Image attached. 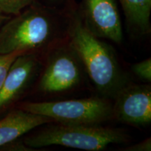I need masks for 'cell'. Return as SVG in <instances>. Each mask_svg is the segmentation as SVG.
I'll use <instances>...</instances> for the list:
<instances>
[{
	"mask_svg": "<svg viewBox=\"0 0 151 151\" xmlns=\"http://www.w3.org/2000/svg\"><path fill=\"white\" fill-rule=\"evenodd\" d=\"M83 22L94 36L122 42L121 20L114 0H83Z\"/></svg>",
	"mask_w": 151,
	"mask_h": 151,
	"instance_id": "7",
	"label": "cell"
},
{
	"mask_svg": "<svg viewBox=\"0 0 151 151\" xmlns=\"http://www.w3.org/2000/svg\"><path fill=\"white\" fill-rule=\"evenodd\" d=\"M20 109L46 116L62 124H99L113 117L112 104L108 99L99 97L27 102Z\"/></svg>",
	"mask_w": 151,
	"mask_h": 151,
	"instance_id": "4",
	"label": "cell"
},
{
	"mask_svg": "<svg viewBox=\"0 0 151 151\" xmlns=\"http://www.w3.org/2000/svg\"><path fill=\"white\" fill-rule=\"evenodd\" d=\"M129 136L118 128L99 124H62L49 126L24 138L23 142L37 150L50 146H62L90 151L104 150L110 144L127 142Z\"/></svg>",
	"mask_w": 151,
	"mask_h": 151,
	"instance_id": "2",
	"label": "cell"
},
{
	"mask_svg": "<svg viewBox=\"0 0 151 151\" xmlns=\"http://www.w3.org/2000/svg\"><path fill=\"white\" fill-rule=\"evenodd\" d=\"M9 18L6 16V15L0 13V27H1V25H2Z\"/></svg>",
	"mask_w": 151,
	"mask_h": 151,
	"instance_id": "16",
	"label": "cell"
},
{
	"mask_svg": "<svg viewBox=\"0 0 151 151\" xmlns=\"http://www.w3.org/2000/svg\"><path fill=\"white\" fill-rule=\"evenodd\" d=\"M132 71L141 80L150 83L151 81V59L150 58L146 60L137 62L132 65Z\"/></svg>",
	"mask_w": 151,
	"mask_h": 151,
	"instance_id": "13",
	"label": "cell"
},
{
	"mask_svg": "<svg viewBox=\"0 0 151 151\" xmlns=\"http://www.w3.org/2000/svg\"><path fill=\"white\" fill-rule=\"evenodd\" d=\"M36 0H0V13L18 15Z\"/></svg>",
	"mask_w": 151,
	"mask_h": 151,
	"instance_id": "11",
	"label": "cell"
},
{
	"mask_svg": "<svg viewBox=\"0 0 151 151\" xmlns=\"http://www.w3.org/2000/svg\"><path fill=\"white\" fill-rule=\"evenodd\" d=\"M0 150H18V151H27V150H35V149L29 148L24 144L23 141L22 142H19L15 140L12 142L7 143L4 146H1Z\"/></svg>",
	"mask_w": 151,
	"mask_h": 151,
	"instance_id": "14",
	"label": "cell"
},
{
	"mask_svg": "<svg viewBox=\"0 0 151 151\" xmlns=\"http://www.w3.org/2000/svg\"><path fill=\"white\" fill-rule=\"evenodd\" d=\"M39 69V60L34 54L26 52L15 60L0 89V111L18 99Z\"/></svg>",
	"mask_w": 151,
	"mask_h": 151,
	"instance_id": "8",
	"label": "cell"
},
{
	"mask_svg": "<svg viewBox=\"0 0 151 151\" xmlns=\"http://www.w3.org/2000/svg\"><path fill=\"white\" fill-rule=\"evenodd\" d=\"M78 56L71 47L56 48L48 57L39 81L41 91L58 93L72 89L81 82V67Z\"/></svg>",
	"mask_w": 151,
	"mask_h": 151,
	"instance_id": "5",
	"label": "cell"
},
{
	"mask_svg": "<svg viewBox=\"0 0 151 151\" xmlns=\"http://www.w3.org/2000/svg\"><path fill=\"white\" fill-rule=\"evenodd\" d=\"M125 151H150L151 150V139L150 137L145 139L133 146L127 147L122 149Z\"/></svg>",
	"mask_w": 151,
	"mask_h": 151,
	"instance_id": "15",
	"label": "cell"
},
{
	"mask_svg": "<svg viewBox=\"0 0 151 151\" xmlns=\"http://www.w3.org/2000/svg\"><path fill=\"white\" fill-rule=\"evenodd\" d=\"M22 54L23 52H14L9 54H0V89L4 82L11 65Z\"/></svg>",
	"mask_w": 151,
	"mask_h": 151,
	"instance_id": "12",
	"label": "cell"
},
{
	"mask_svg": "<svg viewBox=\"0 0 151 151\" xmlns=\"http://www.w3.org/2000/svg\"><path fill=\"white\" fill-rule=\"evenodd\" d=\"M55 23L48 11L31 7L7 20L0 27V54L29 52L53 40Z\"/></svg>",
	"mask_w": 151,
	"mask_h": 151,
	"instance_id": "3",
	"label": "cell"
},
{
	"mask_svg": "<svg viewBox=\"0 0 151 151\" xmlns=\"http://www.w3.org/2000/svg\"><path fill=\"white\" fill-rule=\"evenodd\" d=\"M121 4L127 22L138 33L150 32L151 0H118Z\"/></svg>",
	"mask_w": 151,
	"mask_h": 151,
	"instance_id": "10",
	"label": "cell"
},
{
	"mask_svg": "<svg viewBox=\"0 0 151 151\" xmlns=\"http://www.w3.org/2000/svg\"><path fill=\"white\" fill-rule=\"evenodd\" d=\"M114 98L113 117L118 121L135 126H145L150 123V86L126 84Z\"/></svg>",
	"mask_w": 151,
	"mask_h": 151,
	"instance_id": "6",
	"label": "cell"
},
{
	"mask_svg": "<svg viewBox=\"0 0 151 151\" xmlns=\"http://www.w3.org/2000/svg\"><path fill=\"white\" fill-rule=\"evenodd\" d=\"M69 37V46L84 65L98 91L114 97L126 85V78L113 48L99 40L78 18L71 24Z\"/></svg>",
	"mask_w": 151,
	"mask_h": 151,
	"instance_id": "1",
	"label": "cell"
},
{
	"mask_svg": "<svg viewBox=\"0 0 151 151\" xmlns=\"http://www.w3.org/2000/svg\"><path fill=\"white\" fill-rule=\"evenodd\" d=\"M52 122L44 116L35 114L22 109L9 113L0 120V148L12 142L39 126Z\"/></svg>",
	"mask_w": 151,
	"mask_h": 151,
	"instance_id": "9",
	"label": "cell"
}]
</instances>
